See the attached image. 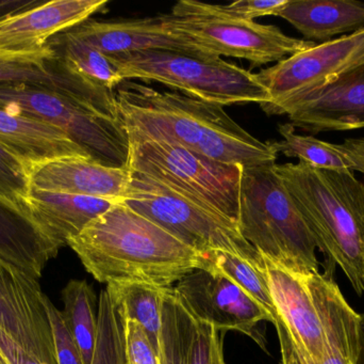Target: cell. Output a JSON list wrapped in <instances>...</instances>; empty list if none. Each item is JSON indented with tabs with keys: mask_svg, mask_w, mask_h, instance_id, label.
<instances>
[{
	"mask_svg": "<svg viewBox=\"0 0 364 364\" xmlns=\"http://www.w3.org/2000/svg\"><path fill=\"white\" fill-rule=\"evenodd\" d=\"M30 185L40 189L122 200L130 172L83 156H66L27 166Z\"/></svg>",
	"mask_w": 364,
	"mask_h": 364,
	"instance_id": "2e32d148",
	"label": "cell"
},
{
	"mask_svg": "<svg viewBox=\"0 0 364 364\" xmlns=\"http://www.w3.org/2000/svg\"><path fill=\"white\" fill-rule=\"evenodd\" d=\"M275 164L244 167L240 233L260 256L276 264L299 273H320L316 241L276 173Z\"/></svg>",
	"mask_w": 364,
	"mask_h": 364,
	"instance_id": "277c9868",
	"label": "cell"
},
{
	"mask_svg": "<svg viewBox=\"0 0 364 364\" xmlns=\"http://www.w3.org/2000/svg\"><path fill=\"white\" fill-rule=\"evenodd\" d=\"M306 40L328 42L364 28V4L355 0H289L276 14Z\"/></svg>",
	"mask_w": 364,
	"mask_h": 364,
	"instance_id": "603a6c76",
	"label": "cell"
},
{
	"mask_svg": "<svg viewBox=\"0 0 364 364\" xmlns=\"http://www.w3.org/2000/svg\"><path fill=\"white\" fill-rule=\"evenodd\" d=\"M98 282L172 288L197 269L198 252L119 201L68 243Z\"/></svg>",
	"mask_w": 364,
	"mask_h": 364,
	"instance_id": "7a4b0ae2",
	"label": "cell"
},
{
	"mask_svg": "<svg viewBox=\"0 0 364 364\" xmlns=\"http://www.w3.org/2000/svg\"><path fill=\"white\" fill-rule=\"evenodd\" d=\"M174 291L193 318L213 325L224 333H244L265 350L264 337L257 326L261 322L275 325V320L230 280L205 269H195L176 284Z\"/></svg>",
	"mask_w": 364,
	"mask_h": 364,
	"instance_id": "7c38bea8",
	"label": "cell"
},
{
	"mask_svg": "<svg viewBox=\"0 0 364 364\" xmlns=\"http://www.w3.org/2000/svg\"><path fill=\"white\" fill-rule=\"evenodd\" d=\"M274 326L276 327L278 338H279L282 364H303L299 354H297V350L295 348L294 344H293L292 339H291L288 331L284 327V323L280 320L279 316L276 318V323Z\"/></svg>",
	"mask_w": 364,
	"mask_h": 364,
	"instance_id": "8d00e7d4",
	"label": "cell"
},
{
	"mask_svg": "<svg viewBox=\"0 0 364 364\" xmlns=\"http://www.w3.org/2000/svg\"><path fill=\"white\" fill-rule=\"evenodd\" d=\"M16 81L48 85L100 115L122 121L115 91L81 78L68 70L57 55L53 58L0 59V83Z\"/></svg>",
	"mask_w": 364,
	"mask_h": 364,
	"instance_id": "ac0fdd59",
	"label": "cell"
},
{
	"mask_svg": "<svg viewBox=\"0 0 364 364\" xmlns=\"http://www.w3.org/2000/svg\"><path fill=\"white\" fill-rule=\"evenodd\" d=\"M261 258L274 305L299 357L320 364L324 357L325 333L310 288L311 274L292 271Z\"/></svg>",
	"mask_w": 364,
	"mask_h": 364,
	"instance_id": "5bb4252c",
	"label": "cell"
},
{
	"mask_svg": "<svg viewBox=\"0 0 364 364\" xmlns=\"http://www.w3.org/2000/svg\"><path fill=\"white\" fill-rule=\"evenodd\" d=\"M27 212L0 197V258L38 278L59 252Z\"/></svg>",
	"mask_w": 364,
	"mask_h": 364,
	"instance_id": "44dd1931",
	"label": "cell"
},
{
	"mask_svg": "<svg viewBox=\"0 0 364 364\" xmlns=\"http://www.w3.org/2000/svg\"><path fill=\"white\" fill-rule=\"evenodd\" d=\"M289 0H240L232 4H209L195 0H181L172 8L176 17H215L232 21H254L258 17L276 16Z\"/></svg>",
	"mask_w": 364,
	"mask_h": 364,
	"instance_id": "f546056e",
	"label": "cell"
},
{
	"mask_svg": "<svg viewBox=\"0 0 364 364\" xmlns=\"http://www.w3.org/2000/svg\"><path fill=\"white\" fill-rule=\"evenodd\" d=\"M30 187L27 165L0 145V197L26 211Z\"/></svg>",
	"mask_w": 364,
	"mask_h": 364,
	"instance_id": "1f68e13d",
	"label": "cell"
},
{
	"mask_svg": "<svg viewBox=\"0 0 364 364\" xmlns=\"http://www.w3.org/2000/svg\"><path fill=\"white\" fill-rule=\"evenodd\" d=\"M36 278L0 258V364H57Z\"/></svg>",
	"mask_w": 364,
	"mask_h": 364,
	"instance_id": "8fae6325",
	"label": "cell"
},
{
	"mask_svg": "<svg viewBox=\"0 0 364 364\" xmlns=\"http://www.w3.org/2000/svg\"><path fill=\"white\" fill-rule=\"evenodd\" d=\"M0 107L61 130L105 166L128 169L129 138L123 121L41 83H0Z\"/></svg>",
	"mask_w": 364,
	"mask_h": 364,
	"instance_id": "52a82bcc",
	"label": "cell"
},
{
	"mask_svg": "<svg viewBox=\"0 0 364 364\" xmlns=\"http://www.w3.org/2000/svg\"><path fill=\"white\" fill-rule=\"evenodd\" d=\"M0 145L21 158L27 166L66 156L93 158L61 130L1 107Z\"/></svg>",
	"mask_w": 364,
	"mask_h": 364,
	"instance_id": "7402d4cb",
	"label": "cell"
},
{
	"mask_svg": "<svg viewBox=\"0 0 364 364\" xmlns=\"http://www.w3.org/2000/svg\"><path fill=\"white\" fill-rule=\"evenodd\" d=\"M278 132L282 141H273L278 154L287 157L299 158L314 168L333 169V170L353 171L348 158L335 147V143L320 140L314 136L297 134L295 126L289 123L279 124Z\"/></svg>",
	"mask_w": 364,
	"mask_h": 364,
	"instance_id": "f1b7e54d",
	"label": "cell"
},
{
	"mask_svg": "<svg viewBox=\"0 0 364 364\" xmlns=\"http://www.w3.org/2000/svg\"><path fill=\"white\" fill-rule=\"evenodd\" d=\"M128 138L130 172L147 175L193 202L237 222L242 165L215 162L170 141Z\"/></svg>",
	"mask_w": 364,
	"mask_h": 364,
	"instance_id": "8992f818",
	"label": "cell"
},
{
	"mask_svg": "<svg viewBox=\"0 0 364 364\" xmlns=\"http://www.w3.org/2000/svg\"><path fill=\"white\" fill-rule=\"evenodd\" d=\"M197 269L218 274L230 280L248 296L260 303L273 316L276 323L277 310L269 292L267 276L263 271L262 260L259 263L252 262L231 252L210 250L198 254Z\"/></svg>",
	"mask_w": 364,
	"mask_h": 364,
	"instance_id": "d4e9b609",
	"label": "cell"
},
{
	"mask_svg": "<svg viewBox=\"0 0 364 364\" xmlns=\"http://www.w3.org/2000/svg\"><path fill=\"white\" fill-rule=\"evenodd\" d=\"M115 93L128 137L170 141L224 164L252 167L277 160L273 141L255 138L220 105L130 80Z\"/></svg>",
	"mask_w": 364,
	"mask_h": 364,
	"instance_id": "6da1fadb",
	"label": "cell"
},
{
	"mask_svg": "<svg viewBox=\"0 0 364 364\" xmlns=\"http://www.w3.org/2000/svg\"><path fill=\"white\" fill-rule=\"evenodd\" d=\"M92 364H126L124 318L105 288L98 297V333Z\"/></svg>",
	"mask_w": 364,
	"mask_h": 364,
	"instance_id": "4dcf8cb0",
	"label": "cell"
},
{
	"mask_svg": "<svg viewBox=\"0 0 364 364\" xmlns=\"http://www.w3.org/2000/svg\"><path fill=\"white\" fill-rule=\"evenodd\" d=\"M159 364H188L195 318L175 293L166 288L162 303Z\"/></svg>",
	"mask_w": 364,
	"mask_h": 364,
	"instance_id": "83f0119b",
	"label": "cell"
},
{
	"mask_svg": "<svg viewBox=\"0 0 364 364\" xmlns=\"http://www.w3.org/2000/svg\"><path fill=\"white\" fill-rule=\"evenodd\" d=\"M223 337L213 325L195 318L188 364H226Z\"/></svg>",
	"mask_w": 364,
	"mask_h": 364,
	"instance_id": "d6a6232c",
	"label": "cell"
},
{
	"mask_svg": "<svg viewBox=\"0 0 364 364\" xmlns=\"http://www.w3.org/2000/svg\"><path fill=\"white\" fill-rule=\"evenodd\" d=\"M166 29L209 57H233L259 68L311 48L316 43L287 36L274 25L215 17L162 15Z\"/></svg>",
	"mask_w": 364,
	"mask_h": 364,
	"instance_id": "30bf717a",
	"label": "cell"
},
{
	"mask_svg": "<svg viewBox=\"0 0 364 364\" xmlns=\"http://www.w3.org/2000/svg\"><path fill=\"white\" fill-rule=\"evenodd\" d=\"M40 0H0V19L15 13L33 8L41 4Z\"/></svg>",
	"mask_w": 364,
	"mask_h": 364,
	"instance_id": "74e56055",
	"label": "cell"
},
{
	"mask_svg": "<svg viewBox=\"0 0 364 364\" xmlns=\"http://www.w3.org/2000/svg\"><path fill=\"white\" fill-rule=\"evenodd\" d=\"M275 171L331 265L364 294V182L354 171L275 164Z\"/></svg>",
	"mask_w": 364,
	"mask_h": 364,
	"instance_id": "3957f363",
	"label": "cell"
},
{
	"mask_svg": "<svg viewBox=\"0 0 364 364\" xmlns=\"http://www.w3.org/2000/svg\"><path fill=\"white\" fill-rule=\"evenodd\" d=\"M123 80L156 81L205 103L231 106L269 103L258 74L220 57H197L172 51L107 56Z\"/></svg>",
	"mask_w": 364,
	"mask_h": 364,
	"instance_id": "5b68a950",
	"label": "cell"
},
{
	"mask_svg": "<svg viewBox=\"0 0 364 364\" xmlns=\"http://www.w3.org/2000/svg\"><path fill=\"white\" fill-rule=\"evenodd\" d=\"M363 64L364 28L328 42L316 43L258 73L269 96V103L261 109L269 115H288L306 96Z\"/></svg>",
	"mask_w": 364,
	"mask_h": 364,
	"instance_id": "9c48e42d",
	"label": "cell"
},
{
	"mask_svg": "<svg viewBox=\"0 0 364 364\" xmlns=\"http://www.w3.org/2000/svg\"><path fill=\"white\" fill-rule=\"evenodd\" d=\"M287 115L314 135L364 128V64L306 96Z\"/></svg>",
	"mask_w": 364,
	"mask_h": 364,
	"instance_id": "9a60e30c",
	"label": "cell"
},
{
	"mask_svg": "<svg viewBox=\"0 0 364 364\" xmlns=\"http://www.w3.org/2000/svg\"><path fill=\"white\" fill-rule=\"evenodd\" d=\"M49 43L64 66L85 80L109 91H115L123 83L105 53L75 38L68 30L53 36Z\"/></svg>",
	"mask_w": 364,
	"mask_h": 364,
	"instance_id": "4316f807",
	"label": "cell"
},
{
	"mask_svg": "<svg viewBox=\"0 0 364 364\" xmlns=\"http://www.w3.org/2000/svg\"><path fill=\"white\" fill-rule=\"evenodd\" d=\"M75 38L106 56L147 51H172L209 57L171 33L162 15L146 19L100 21L89 19L68 30Z\"/></svg>",
	"mask_w": 364,
	"mask_h": 364,
	"instance_id": "e0dca14e",
	"label": "cell"
},
{
	"mask_svg": "<svg viewBox=\"0 0 364 364\" xmlns=\"http://www.w3.org/2000/svg\"><path fill=\"white\" fill-rule=\"evenodd\" d=\"M44 306L53 333V350L57 364H85L80 350L68 331L62 311L45 295Z\"/></svg>",
	"mask_w": 364,
	"mask_h": 364,
	"instance_id": "836d02e7",
	"label": "cell"
},
{
	"mask_svg": "<svg viewBox=\"0 0 364 364\" xmlns=\"http://www.w3.org/2000/svg\"><path fill=\"white\" fill-rule=\"evenodd\" d=\"M356 364H364V313L360 314L359 320L358 354Z\"/></svg>",
	"mask_w": 364,
	"mask_h": 364,
	"instance_id": "f35d334b",
	"label": "cell"
},
{
	"mask_svg": "<svg viewBox=\"0 0 364 364\" xmlns=\"http://www.w3.org/2000/svg\"><path fill=\"white\" fill-rule=\"evenodd\" d=\"M108 0H53L0 19V59L53 58L49 41L104 10Z\"/></svg>",
	"mask_w": 364,
	"mask_h": 364,
	"instance_id": "4fadbf2b",
	"label": "cell"
},
{
	"mask_svg": "<svg viewBox=\"0 0 364 364\" xmlns=\"http://www.w3.org/2000/svg\"><path fill=\"white\" fill-rule=\"evenodd\" d=\"M122 201L198 254L223 250L252 262L262 260L242 236L237 222L193 202L142 173L130 172Z\"/></svg>",
	"mask_w": 364,
	"mask_h": 364,
	"instance_id": "ba28073f",
	"label": "cell"
},
{
	"mask_svg": "<svg viewBox=\"0 0 364 364\" xmlns=\"http://www.w3.org/2000/svg\"><path fill=\"white\" fill-rule=\"evenodd\" d=\"M335 147L348 158L353 171L364 175V138L346 139L342 143H335Z\"/></svg>",
	"mask_w": 364,
	"mask_h": 364,
	"instance_id": "d590c367",
	"label": "cell"
},
{
	"mask_svg": "<svg viewBox=\"0 0 364 364\" xmlns=\"http://www.w3.org/2000/svg\"><path fill=\"white\" fill-rule=\"evenodd\" d=\"M106 288L124 320L138 323L159 354L162 303L168 288L139 282H125L108 284Z\"/></svg>",
	"mask_w": 364,
	"mask_h": 364,
	"instance_id": "cb8c5ba5",
	"label": "cell"
},
{
	"mask_svg": "<svg viewBox=\"0 0 364 364\" xmlns=\"http://www.w3.org/2000/svg\"><path fill=\"white\" fill-rule=\"evenodd\" d=\"M62 311L83 363H93L98 333V301L91 284L85 280H70L62 291Z\"/></svg>",
	"mask_w": 364,
	"mask_h": 364,
	"instance_id": "484cf974",
	"label": "cell"
},
{
	"mask_svg": "<svg viewBox=\"0 0 364 364\" xmlns=\"http://www.w3.org/2000/svg\"><path fill=\"white\" fill-rule=\"evenodd\" d=\"M126 364H159V357L144 329L134 321L124 320Z\"/></svg>",
	"mask_w": 364,
	"mask_h": 364,
	"instance_id": "e575fe53",
	"label": "cell"
},
{
	"mask_svg": "<svg viewBox=\"0 0 364 364\" xmlns=\"http://www.w3.org/2000/svg\"><path fill=\"white\" fill-rule=\"evenodd\" d=\"M309 281L325 333L320 364H356L360 314L348 305L331 274H311Z\"/></svg>",
	"mask_w": 364,
	"mask_h": 364,
	"instance_id": "ffe728a7",
	"label": "cell"
},
{
	"mask_svg": "<svg viewBox=\"0 0 364 364\" xmlns=\"http://www.w3.org/2000/svg\"><path fill=\"white\" fill-rule=\"evenodd\" d=\"M119 201L50 192L31 186L25 207L30 217L61 249L92 220Z\"/></svg>",
	"mask_w": 364,
	"mask_h": 364,
	"instance_id": "d6986e66",
	"label": "cell"
}]
</instances>
